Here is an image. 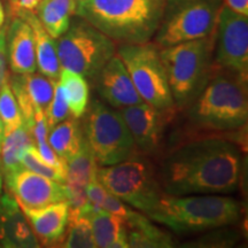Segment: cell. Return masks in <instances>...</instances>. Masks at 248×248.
<instances>
[{"instance_id": "6da1fadb", "label": "cell", "mask_w": 248, "mask_h": 248, "mask_svg": "<svg viewBox=\"0 0 248 248\" xmlns=\"http://www.w3.org/2000/svg\"><path fill=\"white\" fill-rule=\"evenodd\" d=\"M243 152L234 141L204 137L173 148L161 163L159 182L164 194H230L238 190Z\"/></svg>"}, {"instance_id": "7a4b0ae2", "label": "cell", "mask_w": 248, "mask_h": 248, "mask_svg": "<svg viewBox=\"0 0 248 248\" xmlns=\"http://www.w3.org/2000/svg\"><path fill=\"white\" fill-rule=\"evenodd\" d=\"M184 109L194 128L212 132L237 131L247 124V79L214 67L206 84Z\"/></svg>"}, {"instance_id": "3957f363", "label": "cell", "mask_w": 248, "mask_h": 248, "mask_svg": "<svg viewBox=\"0 0 248 248\" xmlns=\"http://www.w3.org/2000/svg\"><path fill=\"white\" fill-rule=\"evenodd\" d=\"M166 0H77L75 15L120 44L151 42Z\"/></svg>"}, {"instance_id": "277c9868", "label": "cell", "mask_w": 248, "mask_h": 248, "mask_svg": "<svg viewBox=\"0 0 248 248\" xmlns=\"http://www.w3.org/2000/svg\"><path fill=\"white\" fill-rule=\"evenodd\" d=\"M243 203L219 194H163L145 214L176 233H194L224 228L239 221Z\"/></svg>"}, {"instance_id": "5b68a950", "label": "cell", "mask_w": 248, "mask_h": 248, "mask_svg": "<svg viewBox=\"0 0 248 248\" xmlns=\"http://www.w3.org/2000/svg\"><path fill=\"white\" fill-rule=\"evenodd\" d=\"M215 32L203 38L160 47L175 107L184 109L197 97L214 69Z\"/></svg>"}, {"instance_id": "8992f818", "label": "cell", "mask_w": 248, "mask_h": 248, "mask_svg": "<svg viewBox=\"0 0 248 248\" xmlns=\"http://www.w3.org/2000/svg\"><path fill=\"white\" fill-rule=\"evenodd\" d=\"M61 69L93 78L116 54V44L84 18H71L66 32L57 40Z\"/></svg>"}, {"instance_id": "52a82bcc", "label": "cell", "mask_w": 248, "mask_h": 248, "mask_svg": "<svg viewBox=\"0 0 248 248\" xmlns=\"http://www.w3.org/2000/svg\"><path fill=\"white\" fill-rule=\"evenodd\" d=\"M223 0H166L155 44L167 47L215 32Z\"/></svg>"}, {"instance_id": "ba28073f", "label": "cell", "mask_w": 248, "mask_h": 248, "mask_svg": "<svg viewBox=\"0 0 248 248\" xmlns=\"http://www.w3.org/2000/svg\"><path fill=\"white\" fill-rule=\"evenodd\" d=\"M83 131L99 166H111L130 159L137 150L119 109L93 100Z\"/></svg>"}, {"instance_id": "9c48e42d", "label": "cell", "mask_w": 248, "mask_h": 248, "mask_svg": "<svg viewBox=\"0 0 248 248\" xmlns=\"http://www.w3.org/2000/svg\"><path fill=\"white\" fill-rule=\"evenodd\" d=\"M116 54L125 66L142 101L157 109L175 108L159 45L151 42L120 44Z\"/></svg>"}, {"instance_id": "30bf717a", "label": "cell", "mask_w": 248, "mask_h": 248, "mask_svg": "<svg viewBox=\"0 0 248 248\" xmlns=\"http://www.w3.org/2000/svg\"><path fill=\"white\" fill-rule=\"evenodd\" d=\"M97 179L108 192L144 215L156 206L164 194L146 161L133 156L111 166H101Z\"/></svg>"}, {"instance_id": "8fae6325", "label": "cell", "mask_w": 248, "mask_h": 248, "mask_svg": "<svg viewBox=\"0 0 248 248\" xmlns=\"http://www.w3.org/2000/svg\"><path fill=\"white\" fill-rule=\"evenodd\" d=\"M214 67L247 79L248 16L235 13L225 5H222L217 18Z\"/></svg>"}, {"instance_id": "7c38bea8", "label": "cell", "mask_w": 248, "mask_h": 248, "mask_svg": "<svg viewBox=\"0 0 248 248\" xmlns=\"http://www.w3.org/2000/svg\"><path fill=\"white\" fill-rule=\"evenodd\" d=\"M4 181L9 193L13 194L18 204L28 208H40L67 201L66 184L52 181L28 169L22 168L5 176Z\"/></svg>"}, {"instance_id": "4fadbf2b", "label": "cell", "mask_w": 248, "mask_h": 248, "mask_svg": "<svg viewBox=\"0 0 248 248\" xmlns=\"http://www.w3.org/2000/svg\"><path fill=\"white\" fill-rule=\"evenodd\" d=\"M173 109H157L146 102H140L121 108L119 111L131 133L136 147L144 153H154L160 146L164 128Z\"/></svg>"}, {"instance_id": "5bb4252c", "label": "cell", "mask_w": 248, "mask_h": 248, "mask_svg": "<svg viewBox=\"0 0 248 248\" xmlns=\"http://www.w3.org/2000/svg\"><path fill=\"white\" fill-rule=\"evenodd\" d=\"M93 79L99 95L115 109L144 102L117 54L101 68Z\"/></svg>"}, {"instance_id": "9a60e30c", "label": "cell", "mask_w": 248, "mask_h": 248, "mask_svg": "<svg viewBox=\"0 0 248 248\" xmlns=\"http://www.w3.org/2000/svg\"><path fill=\"white\" fill-rule=\"evenodd\" d=\"M0 247H39V241L20 204L9 193L0 194Z\"/></svg>"}, {"instance_id": "2e32d148", "label": "cell", "mask_w": 248, "mask_h": 248, "mask_svg": "<svg viewBox=\"0 0 248 248\" xmlns=\"http://www.w3.org/2000/svg\"><path fill=\"white\" fill-rule=\"evenodd\" d=\"M20 207L39 243L45 246H54L63 241L69 216L67 201L51 203L40 208H28L21 204Z\"/></svg>"}, {"instance_id": "e0dca14e", "label": "cell", "mask_w": 248, "mask_h": 248, "mask_svg": "<svg viewBox=\"0 0 248 248\" xmlns=\"http://www.w3.org/2000/svg\"><path fill=\"white\" fill-rule=\"evenodd\" d=\"M6 52L12 73H36L37 61L33 32L23 18L15 16L12 20L6 32Z\"/></svg>"}, {"instance_id": "ac0fdd59", "label": "cell", "mask_w": 248, "mask_h": 248, "mask_svg": "<svg viewBox=\"0 0 248 248\" xmlns=\"http://www.w3.org/2000/svg\"><path fill=\"white\" fill-rule=\"evenodd\" d=\"M11 11L15 16L23 18L32 29L33 39H35L37 69L42 75L58 80L60 77L61 66L57 53V39L53 38L44 29L33 11H26V9L14 7H11Z\"/></svg>"}, {"instance_id": "d6986e66", "label": "cell", "mask_w": 248, "mask_h": 248, "mask_svg": "<svg viewBox=\"0 0 248 248\" xmlns=\"http://www.w3.org/2000/svg\"><path fill=\"white\" fill-rule=\"evenodd\" d=\"M92 235L97 247L128 248V228L123 217L104 209L92 210L88 214Z\"/></svg>"}, {"instance_id": "ffe728a7", "label": "cell", "mask_w": 248, "mask_h": 248, "mask_svg": "<svg viewBox=\"0 0 248 248\" xmlns=\"http://www.w3.org/2000/svg\"><path fill=\"white\" fill-rule=\"evenodd\" d=\"M128 228L129 247L133 248H169L173 247L171 235L153 225L142 213L132 210L125 218Z\"/></svg>"}, {"instance_id": "44dd1931", "label": "cell", "mask_w": 248, "mask_h": 248, "mask_svg": "<svg viewBox=\"0 0 248 248\" xmlns=\"http://www.w3.org/2000/svg\"><path fill=\"white\" fill-rule=\"evenodd\" d=\"M77 0H40L36 15L44 29L53 38L66 32L75 15Z\"/></svg>"}, {"instance_id": "7402d4cb", "label": "cell", "mask_w": 248, "mask_h": 248, "mask_svg": "<svg viewBox=\"0 0 248 248\" xmlns=\"http://www.w3.org/2000/svg\"><path fill=\"white\" fill-rule=\"evenodd\" d=\"M84 140L85 136L83 125L79 123L78 119L74 116H69L58 123L53 128L49 129L47 135L49 146L66 161L73 157L80 150Z\"/></svg>"}, {"instance_id": "603a6c76", "label": "cell", "mask_w": 248, "mask_h": 248, "mask_svg": "<svg viewBox=\"0 0 248 248\" xmlns=\"http://www.w3.org/2000/svg\"><path fill=\"white\" fill-rule=\"evenodd\" d=\"M35 144V139L24 123L12 132L4 135L0 146L4 177L23 168L21 164V156L28 147Z\"/></svg>"}, {"instance_id": "cb8c5ba5", "label": "cell", "mask_w": 248, "mask_h": 248, "mask_svg": "<svg viewBox=\"0 0 248 248\" xmlns=\"http://www.w3.org/2000/svg\"><path fill=\"white\" fill-rule=\"evenodd\" d=\"M97 171L98 162L85 139L80 150L67 160L66 186L85 190L88 184L97 179Z\"/></svg>"}, {"instance_id": "d4e9b609", "label": "cell", "mask_w": 248, "mask_h": 248, "mask_svg": "<svg viewBox=\"0 0 248 248\" xmlns=\"http://www.w3.org/2000/svg\"><path fill=\"white\" fill-rule=\"evenodd\" d=\"M59 78L66 94L71 116L79 119L84 115L89 106L90 90L85 77L74 71L62 69Z\"/></svg>"}, {"instance_id": "484cf974", "label": "cell", "mask_w": 248, "mask_h": 248, "mask_svg": "<svg viewBox=\"0 0 248 248\" xmlns=\"http://www.w3.org/2000/svg\"><path fill=\"white\" fill-rule=\"evenodd\" d=\"M23 88L35 109H42L46 113L51 104L57 80L48 78L42 74H20Z\"/></svg>"}, {"instance_id": "4316f807", "label": "cell", "mask_w": 248, "mask_h": 248, "mask_svg": "<svg viewBox=\"0 0 248 248\" xmlns=\"http://www.w3.org/2000/svg\"><path fill=\"white\" fill-rule=\"evenodd\" d=\"M67 233L62 241V247L66 248H93L97 247L92 235L91 223L89 217L79 213L69 212Z\"/></svg>"}, {"instance_id": "83f0119b", "label": "cell", "mask_w": 248, "mask_h": 248, "mask_svg": "<svg viewBox=\"0 0 248 248\" xmlns=\"http://www.w3.org/2000/svg\"><path fill=\"white\" fill-rule=\"evenodd\" d=\"M8 75L0 86V120L4 125V135L12 132L23 124L22 114L9 85Z\"/></svg>"}, {"instance_id": "f1b7e54d", "label": "cell", "mask_w": 248, "mask_h": 248, "mask_svg": "<svg viewBox=\"0 0 248 248\" xmlns=\"http://www.w3.org/2000/svg\"><path fill=\"white\" fill-rule=\"evenodd\" d=\"M21 164L24 169L30 170L38 175L44 176L46 178L52 179V181L62 183L66 184V176L61 173L59 170H57L53 167L45 162L44 160L40 156L38 150H37L36 145L28 147L26 151L23 152L22 156H21Z\"/></svg>"}, {"instance_id": "f546056e", "label": "cell", "mask_w": 248, "mask_h": 248, "mask_svg": "<svg viewBox=\"0 0 248 248\" xmlns=\"http://www.w3.org/2000/svg\"><path fill=\"white\" fill-rule=\"evenodd\" d=\"M70 116L69 106H68V101L64 94L63 88H62L60 80H57L54 85V93L53 98H52L51 104L45 113L46 122H47L48 131L49 129L53 128L58 123L62 122Z\"/></svg>"}, {"instance_id": "4dcf8cb0", "label": "cell", "mask_w": 248, "mask_h": 248, "mask_svg": "<svg viewBox=\"0 0 248 248\" xmlns=\"http://www.w3.org/2000/svg\"><path fill=\"white\" fill-rule=\"evenodd\" d=\"M37 150H38L42 159L45 161L46 163L49 164L51 167H53L57 170H59L61 173H63L67 177V161L61 157L60 155L55 153V151L49 146L48 141H42L37 144Z\"/></svg>"}, {"instance_id": "1f68e13d", "label": "cell", "mask_w": 248, "mask_h": 248, "mask_svg": "<svg viewBox=\"0 0 248 248\" xmlns=\"http://www.w3.org/2000/svg\"><path fill=\"white\" fill-rule=\"evenodd\" d=\"M85 192L90 203H91L93 207H95V208H101L107 194L109 193V192L106 190V187H105L98 179H95V181H93L90 183V184H88V186L85 187Z\"/></svg>"}, {"instance_id": "d6a6232c", "label": "cell", "mask_w": 248, "mask_h": 248, "mask_svg": "<svg viewBox=\"0 0 248 248\" xmlns=\"http://www.w3.org/2000/svg\"><path fill=\"white\" fill-rule=\"evenodd\" d=\"M101 208L106 212L114 214V215L123 217L124 219L126 218L129 215V213L131 212V209L126 206L125 202H123L122 200L119 199V198L115 197L114 194H111L110 192L107 194L106 199H105L104 203H102Z\"/></svg>"}, {"instance_id": "836d02e7", "label": "cell", "mask_w": 248, "mask_h": 248, "mask_svg": "<svg viewBox=\"0 0 248 248\" xmlns=\"http://www.w3.org/2000/svg\"><path fill=\"white\" fill-rule=\"evenodd\" d=\"M7 52H6V30H0V86L7 77Z\"/></svg>"}, {"instance_id": "e575fe53", "label": "cell", "mask_w": 248, "mask_h": 248, "mask_svg": "<svg viewBox=\"0 0 248 248\" xmlns=\"http://www.w3.org/2000/svg\"><path fill=\"white\" fill-rule=\"evenodd\" d=\"M225 6L235 13L248 16V0H224Z\"/></svg>"}, {"instance_id": "d590c367", "label": "cell", "mask_w": 248, "mask_h": 248, "mask_svg": "<svg viewBox=\"0 0 248 248\" xmlns=\"http://www.w3.org/2000/svg\"><path fill=\"white\" fill-rule=\"evenodd\" d=\"M39 2L40 0H17L14 5H11V7L26 9V11H35Z\"/></svg>"}, {"instance_id": "8d00e7d4", "label": "cell", "mask_w": 248, "mask_h": 248, "mask_svg": "<svg viewBox=\"0 0 248 248\" xmlns=\"http://www.w3.org/2000/svg\"><path fill=\"white\" fill-rule=\"evenodd\" d=\"M5 23V12H4V7H2L1 1H0V30L2 29Z\"/></svg>"}, {"instance_id": "74e56055", "label": "cell", "mask_w": 248, "mask_h": 248, "mask_svg": "<svg viewBox=\"0 0 248 248\" xmlns=\"http://www.w3.org/2000/svg\"><path fill=\"white\" fill-rule=\"evenodd\" d=\"M2 187H4V170H2L1 159H0V194L2 193Z\"/></svg>"}, {"instance_id": "f35d334b", "label": "cell", "mask_w": 248, "mask_h": 248, "mask_svg": "<svg viewBox=\"0 0 248 248\" xmlns=\"http://www.w3.org/2000/svg\"><path fill=\"white\" fill-rule=\"evenodd\" d=\"M2 138H4V125H2L1 120H0V146H1Z\"/></svg>"}, {"instance_id": "ab89813d", "label": "cell", "mask_w": 248, "mask_h": 248, "mask_svg": "<svg viewBox=\"0 0 248 248\" xmlns=\"http://www.w3.org/2000/svg\"><path fill=\"white\" fill-rule=\"evenodd\" d=\"M8 1H9V4H11V5H14L15 2L17 1V0H8Z\"/></svg>"}]
</instances>
